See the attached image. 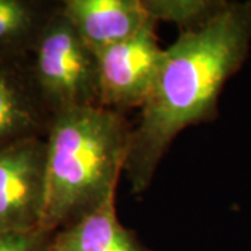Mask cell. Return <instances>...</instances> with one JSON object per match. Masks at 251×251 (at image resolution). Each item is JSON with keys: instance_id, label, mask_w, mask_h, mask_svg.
Listing matches in <instances>:
<instances>
[{"instance_id": "6da1fadb", "label": "cell", "mask_w": 251, "mask_h": 251, "mask_svg": "<svg viewBox=\"0 0 251 251\" xmlns=\"http://www.w3.org/2000/svg\"><path fill=\"white\" fill-rule=\"evenodd\" d=\"M251 45V1H227L212 21L180 32L165 49L161 70L131 128L125 173L138 196L175 137L188 126L216 117L226 81L240 70Z\"/></svg>"}, {"instance_id": "ba28073f", "label": "cell", "mask_w": 251, "mask_h": 251, "mask_svg": "<svg viewBox=\"0 0 251 251\" xmlns=\"http://www.w3.org/2000/svg\"><path fill=\"white\" fill-rule=\"evenodd\" d=\"M48 251H148L120 224L116 196L52 234Z\"/></svg>"}, {"instance_id": "8fae6325", "label": "cell", "mask_w": 251, "mask_h": 251, "mask_svg": "<svg viewBox=\"0 0 251 251\" xmlns=\"http://www.w3.org/2000/svg\"><path fill=\"white\" fill-rule=\"evenodd\" d=\"M53 232L41 229L24 233H0V251H48Z\"/></svg>"}, {"instance_id": "30bf717a", "label": "cell", "mask_w": 251, "mask_h": 251, "mask_svg": "<svg viewBox=\"0 0 251 251\" xmlns=\"http://www.w3.org/2000/svg\"><path fill=\"white\" fill-rule=\"evenodd\" d=\"M153 21L177 25L180 32L202 28L226 7L227 0H141Z\"/></svg>"}, {"instance_id": "52a82bcc", "label": "cell", "mask_w": 251, "mask_h": 251, "mask_svg": "<svg viewBox=\"0 0 251 251\" xmlns=\"http://www.w3.org/2000/svg\"><path fill=\"white\" fill-rule=\"evenodd\" d=\"M60 9L97 53L134 36L152 20L141 0H63Z\"/></svg>"}, {"instance_id": "277c9868", "label": "cell", "mask_w": 251, "mask_h": 251, "mask_svg": "<svg viewBox=\"0 0 251 251\" xmlns=\"http://www.w3.org/2000/svg\"><path fill=\"white\" fill-rule=\"evenodd\" d=\"M46 137L20 138L0 148V233L41 226L46 194Z\"/></svg>"}, {"instance_id": "8992f818", "label": "cell", "mask_w": 251, "mask_h": 251, "mask_svg": "<svg viewBox=\"0 0 251 251\" xmlns=\"http://www.w3.org/2000/svg\"><path fill=\"white\" fill-rule=\"evenodd\" d=\"M52 120L32 77L31 57L0 54V148L25 137H46Z\"/></svg>"}, {"instance_id": "9c48e42d", "label": "cell", "mask_w": 251, "mask_h": 251, "mask_svg": "<svg viewBox=\"0 0 251 251\" xmlns=\"http://www.w3.org/2000/svg\"><path fill=\"white\" fill-rule=\"evenodd\" d=\"M59 1L0 0V54L31 57Z\"/></svg>"}, {"instance_id": "3957f363", "label": "cell", "mask_w": 251, "mask_h": 251, "mask_svg": "<svg viewBox=\"0 0 251 251\" xmlns=\"http://www.w3.org/2000/svg\"><path fill=\"white\" fill-rule=\"evenodd\" d=\"M38 92L52 115L75 108L100 106L98 56L56 9L31 54Z\"/></svg>"}, {"instance_id": "7a4b0ae2", "label": "cell", "mask_w": 251, "mask_h": 251, "mask_svg": "<svg viewBox=\"0 0 251 251\" xmlns=\"http://www.w3.org/2000/svg\"><path fill=\"white\" fill-rule=\"evenodd\" d=\"M131 126L102 106L54 115L46 135V194L41 230L56 232L116 196Z\"/></svg>"}, {"instance_id": "5b68a950", "label": "cell", "mask_w": 251, "mask_h": 251, "mask_svg": "<svg viewBox=\"0 0 251 251\" xmlns=\"http://www.w3.org/2000/svg\"><path fill=\"white\" fill-rule=\"evenodd\" d=\"M151 20L134 36L99 50V99L102 108L125 115L143 108L161 70L165 49Z\"/></svg>"}]
</instances>
